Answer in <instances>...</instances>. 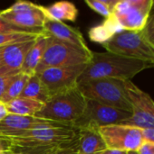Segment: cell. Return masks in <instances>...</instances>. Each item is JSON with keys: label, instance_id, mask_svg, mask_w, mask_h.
Returning <instances> with one entry per match:
<instances>
[{"label": "cell", "instance_id": "cell-1", "mask_svg": "<svg viewBox=\"0 0 154 154\" xmlns=\"http://www.w3.org/2000/svg\"><path fill=\"white\" fill-rule=\"evenodd\" d=\"M11 141L12 150L26 154H43L50 150L65 147L78 140V130L73 126L40 128L5 135Z\"/></svg>", "mask_w": 154, "mask_h": 154}, {"label": "cell", "instance_id": "cell-2", "mask_svg": "<svg viewBox=\"0 0 154 154\" xmlns=\"http://www.w3.org/2000/svg\"><path fill=\"white\" fill-rule=\"evenodd\" d=\"M154 68L153 64L126 58L111 52H93L92 60L77 83L93 79H114L123 81L131 80L144 69Z\"/></svg>", "mask_w": 154, "mask_h": 154}, {"label": "cell", "instance_id": "cell-3", "mask_svg": "<svg viewBox=\"0 0 154 154\" xmlns=\"http://www.w3.org/2000/svg\"><path fill=\"white\" fill-rule=\"evenodd\" d=\"M85 106L86 98L75 85L52 96L34 116L74 127L83 115Z\"/></svg>", "mask_w": 154, "mask_h": 154}, {"label": "cell", "instance_id": "cell-4", "mask_svg": "<svg viewBox=\"0 0 154 154\" xmlns=\"http://www.w3.org/2000/svg\"><path fill=\"white\" fill-rule=\"evenodd\" d=\"M77 86L86 99L132 113V105L125 88V81L101 79L77 83Z\"/></svg>", "mask_w": 154, "mask_h": 154}, {"label": "cell", "instance_id": "cell-5", "mask_svg": "<svg viewBox=\"0 0 154 154\" xmlns=\"http://www.w3.org/2000/svg\"><path fill=\"white\" fill-rule=\"evenodd\" d=\"M92 57L93 51L90 49H83L48 36L47 45L42 60L36 68L35 74H39L49 68L86 64L90 62Z\"/></svg>", "mask_w": 154, "mask_h": 154}, {"label": "cell", "instance_id": "cell-6", "mask_svg": "<svg viewBox=\"0 0 154 154\" xmlns=\"http://www.w3.org/2000/svg\"><path fill=\"white\" fill-rule=\"evenodd\" d=\"M102 45L107 52L154 65V49L145 41L142 32L123 31Z\"/></svg>", "mask_w": 154, "mask_h": 154}, {"label": "cell", "instance_id": "cell-7", "mask_svg": "<svg viewBox=\"0 0 154 154\" xmlns=\"http://www.w3.org/2000/svg\"><path fill=\"white\" fill-rule=\"evenodd\" d=\"M153 0H119L111 15L123 31L141 32L150 18Z\"/></svg>", "mask_w": 154, "mask_h": 154}, {"label": "cell", "instance_id": "cell-8", "mask_svg": "<svg viewBox=\"0 0 154 154\" xmlns=\"http://www.w3.org/2000/svg\"><path fill=\"white\" fill-rule=\"evenodd\" d=\"M125 88L132 105V116L119 125L142 130L154 128V101L152 97L131 80L125 81Z\"/></svg>", "mask_w": 154, "mask_h": 154}, {"label": "cell", "instance_id": "cell-9", "mask_svg": "<svg viewBox=\"0 0 154 154\" xmlns=\"http://www.w3.org/2000/svg\"><path fill=\"white\" fill-rule=\"evenodd\" d=\"M132 113L109 106L94 100L86 99V106L81 117L75 122L74 127L78 129L84 126L100 128L103 126L119 125L130 118Z\"/></svg>", "mask_w": 154, "mask_h": 154}, {"label": "cell", "instance_id": "cell-10", "mask_svg": "<svg viewBox=\"0 0 154 154\" xmlns=\"http://www.w3.org/2000/svg\"><path fill=\"white\" fill-rule=\"evenodd\" d=\"M108 149L123 152L138 151L144 143L143 130L124 125H112L99 128Z\"/></svg>", "mask_w": 154, "mask_h": 154}, {"label": "cell", "instance_id": "cell-11", "mask_svg": "<svg viewBox=\"0 0 154 154\" xmlns=\"http://www.w3.org/2000/svg\"><path fill=\"white\" fill-rule=\"evenodd\" d=\"M86 65L87 63L67 67L49 68L36 75L46 86L52 97L77 85L78 79L84 71Z\"/></svg>", "mask_w": 154, "mask_h": 154}, {"label": "cell", "instance_id": "cell-12", "mask_svg": "<svg viewBox=\"0 0 154 154\" xmlns=\"http://www.w3.org/2000/svg\"><path fill=\"white\" fill-rule=\"evenodd\" d=\"M64 124L43 119L34 116H18L8 114V116L0 122V134L7 135L14 133L25 132L40 128H53V127H66Z\"/></svg>", "mask_w": 154, "mask_h": 154}, {"label": "cell", "instance_id": "cell-13", "mask_svg": "<svg viewBox=\"0 0 154 154\" xmlns=\"http://www.w3.org/2000/svg\"><path fill=\"white\" fill-rule=\"evenodd\" d=\"M34 41L4 46L0 61V76H14L20 73L25 58Z\"/></svg>", "mask_w": 154, "mask_h": 154}, {"label": "cell", "instance_id": "cell-14", "mask_svg": "<svg viewBox=\"0 0 154 154\" xmlns=\"http://www.w3.org/2000/svg\"><path fill=\"white\" fill-rule=\"evenodd\" d=\"M43 30L46 35L55 38L59 41L74 44L83 49H89L81 31L77 28L67 25L63 22L46 20L44 23Z\"/></svg>", "mask_w": 154, "mask_h": 154}, {"label": "cell", "instance_id": "cell-15", "mask_svg": "<svg viewBox=\"0 0 154 154\" xmlns=\"http://www.w3.org/2000/svg\"><path fill=\"white\" fill-rule=\"evenodd\" d=\"M0 18L11 24L26 29L43 28L44 23L48 20L45 7L43 5L36 10H28L17 13H5L4 11H1Z\"/></svg>", "mask_w": 154, "mask_h": 154}, {"label": "cell", "instance_id": "cell-16", "mask_svg": "<svg viewBox=\"0 0 154 154\" xmlns=\"http://www.w3.org/2000/svg\"><path fill=\"white\" fill-rule=\"evenodd\" d=\"M77 130L78 154H98L107 149L99 128L84 126Z\"/></svg>", "mask_w": 154, "mask_h": 154}, {"label": "cell", "instance_id": "cell-17", "mask_svg": "<svg viewBox=\"0 0 154 154\" xmlns=\"http://www.w3.org/2000/svg\"><path fill=\"white\" fill-rule=\"evenodd\" d=\"M47 42H48V35H46L44 32L43 34H40L35 39L34 45L31 47V49L29 50V51L27 52L20 73L26 74L30 77L35 75L36 68L38 67L39 63L42 60V58L44 56L47 45Z\"/></svg>", "mask_w": 154, "mask_h": 154}, {"label": "cell", "instance_id": "cell-18", "mask_svg": "<svg viewBox=\"0 0 154 154\" xmlns=\"http://www.w3.org/2000/svg\"><path fill=\"white\" fill-rule=\"evenodd\" d=\"M123 30L116 23L114 18L110 15L105 18L104 22L99 25L93 26L90 29L88 34L92 42L103 44L112 39L115 34L122 32Z\"/></svg>", "mask_w": 154, "mask_h": 154}, {"label": "cell", "instance_id": "cell-19", "mask_svg": "<svg viewBox=\"0 0 154 154\" xmlns=\"http://www.w3.org/2000/svg\"><path fill=\"white\" fill-rule=\"evenodd\" d=\"M46 15L48 20L54 21H71L74 22L78 15V10L76 6L67 1H61L53 4L52 5L45 7Z\"/></svg>", "mask_w": 154, "mask_h": 154}, {"label": "cell", "instance_id": "cell-20", "mask_svg": "<svg viewBox=\"0 0 154 154\" xmlns=\"http://www.w3.org/2000/svg\"><path fill=\"white\" fill-rule=\"evenodd\" d=\"M8 114L18 116H35L44 106L34 99L19 97L5 104Z\"/></svg>", "mask_w": 154, "mask_h": 154}, {"label": "cell", "instance_id": "cell-21", "mask_svg": "<svg viewBox=\"0 0 154 154\" xmlns=\"http://www.w3.org/2000/svg\"><path fill=\"white\" fill-rule=\"evenodd\" d=\"M21 97L37 100L45 104L51 97V94L46 86L41 81L39 77L35 74L29 78Z\"/></svg>", "mask_w": 154, "mask_h": 154}, {"label": "cell", "instance_id": "cell-22", "mask_svg": "<svg viewBox=\"0 0 154 154\" xmlns=\"http://www.w3.org/2000/svg\"><path fill=\"white\" fill-rule=\"evenodd\" d=\"M29 78H30V76H28L26 74H23V73L17 74L15 77V79H13V81L11 82V84L9 85L8 88L6 89L5 93L4 94V96L0 99V101H2L5 104H7L8 102L21 97V94H22Z\"/></svg>", "mask_w": 154, "mask_h": 154}, {"label": "cell", "instance_id": "cell-23", "mask_svg": "<svg viewBox=\"0 0 154 154\" xmlns=\"http://www.w3.org/2000/svg\"><path fill=\"white\" fill-rule=\"evenodd\" d=\"M39 35L40 34L37 33H26V32L0 33V47L14 44V43H18V42H24L27 41H33L35 40Z\"/></svg>", "mask_w": 154, "mask_h": 154}, {"label": "cell", "instance_id": "cell-24", "mask_svg": "<svg viewBox=\"0 0 154 154\" xmlns=\"http://www.w3.org/2000/svg\"><path fill=\"white\" fill-rule=\"evenodd\" d=\"M11 32H26V33H37L42 34L44 33L43 28H36V29H26L18 27L16 25L11 24L2 18H0V33H11Z\"/></svg>", "mask_w": 154, "mask_h": 154}, {"label": "cell", "instance_id": "cell-25", "mask_svg": "<svg viewBox=\"0 0 154 154\" xmlns=\"http://www.w3.org/2000/svg\"><path fill=\"white\" fill-rule=\"evenodd\" d=\"M85 4L94 12L98 13L102 16L107 18L111 15L112 11L107 5L105 0H86Z\"/></svg>", "mask_w": 154, "mask_h": 154}, {"label": "cell", "instance_id": "cell-26", "mask_svg": "<svg viewBox=\"0 0 154 154\" xmlns=\"http://www.w3.org/2000/svg\"><path fill=\"white\" fill-rule=\"evenodd\" d=\"M141 32L145 41L154 49V14L150 15L146 26Z\"/></svg>", "mask_w": 154, "mask_h": 154}, {"label": "cell", "instance_id": "cell-27", "mask_svg": "<svg viewBox=\"0 0 154 154\" xmlns=\"http://www.w3.org/2000/svg\"><path fill=\"white\" fill-rule=\"evenodd\" d=\"M43 154H78L77 149V142L72 145L65 146V147H59L53 150H50L48 152H45Z\"/></svg>", "mask_w": 154, "mask_h": 154}, {"label": "cell", "instance_id": "cell-28", "mask_svg": "<svg viewBox=\"0 0 154 154\" xmlns=\"http://www.w3.org/2000/svg\"><path fill=\"white\" fill-rule=\"evenodd\" d=\"M16 75L14 76H0V99L3 97L4 94L5 93L6 89L8 88L9 85L13 81Z\"/></svg>", "mask_w": 154, "mask_h": 154}, {"label": "cell", "instance_id": "cell-29", "mask_svg": "<svg viewBox=\"0 0 154 154\" xmlns=\"http://www.w3.org/2000/svg\"><path fill=\"white\" fill-rule=\"evenodd\" d=\"M0 154H15L12 150L11 141L9 138L5 141L0 142Z\"/></svg>", "mask_w": 154, "mask_h": 154}, {"label": "cell", "instance_id": "cell-30", "mask_svg": "<svg viewBox=\"0 0 154 154\" xmlns=\"http://www.w3.org/2000/svg\"><path fill=\"white\" fill-rule=\"evenodd\" d=\"M137 152L139 154H154V143L144 142Z\"/></svg>", "mask_w": 154, "mask_h": 154}, {"label": "cell", "instance_id": "cell-31", "mask_svg": "<svg viewBox=\"0 0 154 154\" xmlns=\"http://www.w3.org/2000/svg\"><path fill=\"white\" fill-rule=\"evenodd\" d=\"M144 142H149L154 143V128L152 129H145L143 130Z\"/></svg>", "mask_w": 154, "mask_h": 154}, {"label": "cell", "instance_id": "cell-32", "mask_svg": "<svg viewBox=\"0 0 154 154\" xmlns=\"http://www.w3.org/2000/svg\"><path fill=\"white\" fill-rule=\"evenodd\" d=\"M8 116V111L5 103L0 101V122H2Z\"/></svg>", "mask_w": 154, "mask_h": 154}, {"label": "cell", "instance_id": "cell-33", "mask_svg": "<svg viewBox=\"0 0 154 154\" xmlns=\"http://www.w3.org/2000/svg\"><path fill=\"white\" fill-rule=\"evenodd\" d=\"M126 152H123V151H118V150H113V149H106L104 151H103L102 152L98 154H125Z\"/></svg>", "mask_w": 154, "mask_h": 154}, {"label": "cell", "instance_id": "cell-34", "mask_svg": "<svg viewBox=\"0 0 154 154\" xmlns=\"http://www.w3.org/2000/svg\"><path fill=\"white\" fill-rule=\"evenodd\" d=\"M7 139H8L7 136H4V135H1V134H0V142L5 141V140H7Z\"/></svg>", "mask_w": 154, "mask_h": 154}, {"label": "cell", "instance_id": "cell-35", "mask_svg": "<svg viewBox=\"0 0 154 154\" xmlns=\"http://www.w3.org/2000/svg\"><path fill=\"white\" fill-rule=\"evenodd\" d=\"M125 154H139L137 151H131V152H126Z\"/></svg>", "mask_w": 154, "mask_h": 154}, {"label": "cell", "instance_id": "cell-36", "mask_svg": "<svg viewBox=\"0 0 154 154\" xmlns=\"http://www.w3.org/2000/svg\"><path fill=\"white\" fill-rule=\"evenodd\" d=\"M3 48H4V46H1V47H0V61H1V55H2V51H3Z\"/></svg>", "mask_w": 154, "mask_h": 154}, {"label": "cell", "instance_id": "cell-37", "mask_svg": "<svg viewBox=\"0 0 154 154\" xmlns=\"http://www.w3.org/2000/svg\"><path fill=\"white\" fill-rule=\"evenodd\" d=\"M15 154H26V153H23V152H14Z\"/></svg>", "mask_w": 154, "mask_h": 154}, {"label": "cell", "instance_id": "cell-38", "mask_svg": "<svg viewBox=\"0 0 154 154\" xmlns=\"http://www.w3.org/2000/svg\"><path fill=\"white\" fill-rule=\"evenodd\" d=\"M0 14H1V11H0Z\"/></svg>", "mask_w": 154, "mask_h": 154}]
</instances>
